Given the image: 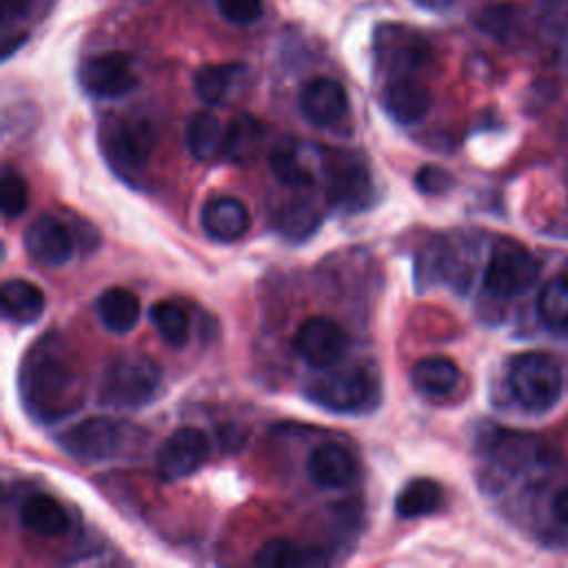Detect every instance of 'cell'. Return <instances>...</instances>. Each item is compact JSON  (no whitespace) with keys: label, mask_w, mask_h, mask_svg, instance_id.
<instances>
[{"label":"cell","mask_w":568,"mask_h":568,"mask_svg":"<svg viewBox=\"0 0 568 568\" xmlns=\"http://www.w3.org/2000/svg\"><path fill=\"white\" fill-rule=\"evenodd\" d=\"M375 53L377 60L397 75H408L428 60L426 38L406 24H379L375 29ZM395 75V78H397Z\"/></svg>","instance_id":"obj_12"},{"label":"cell","mask_w":568,"mask_h":568,"mask_svg":"<svg viewBox=\"0 0 568 568\" xmlns=\"http://www.w3.org/2000/svg\"><path fill=\"white\" fill-rule=\"evenodd\" d=\"M224 20L233 24H251L264 13L262 0H215Z\"/></svg>","instance_id":"obj_34"},{"label":"cell","mask_w":568,"mask_h":568,"mask_svg":"<svg viewBox=\"0 0 568 568\" xmlns=\"http://www.w3.org/2000/svg\"><path fill=\"white\" fill-rule=\"evenodd\" d=\"M444 490L435 479L415 477L395 497V513L402 519H417L435 513L442 506Z\"/></svg>","instance_id":"obj_25"},{"label":"cell","mask_w":568,"mask_h":568,"mask_svg":"<svg viewBox=\"0 0 568 568\" xmlns=\"http://www.w3.org/2000/svg\"><path fill=\"white\" fill-rule=\"evenodd\" d=\"M462 379V371L459 366L442 355H433V357H424L419 362L413 364L410 368V384L424 393V395H433V397H444L450 390H455V386Z\"/></svg>","instance_id":"obj_21"},{"label":"cell","mask_w":568,"mask_h":568,"mask_svg":"<svg viewBox=\"0 0 568 568\" xmlns=\"http://www.w3.org/2000/svg\"><path fill=\"white\" fill-rule=\"evenodd\" d=\"M102 146L113 169L133 175L146 164L155 146V131L144 120L111 118L102 124Z\"/></svg>","instance_id":"obj_7"},{"label":"cell","mask_w":568,"mask_h":568,"mask_svg":"<svg viewBox=\"0 0 568 568\" xmlns=\"http://www.w3.org/2000/svg\"><path fill=\"white\" fill-rule=\"evenodd\" d=\"M262 138V126L248 118V115H240L231 122V126L226 129V144H224V153L231 155L237 162H244L253 155V151L257 149Z\"/></svg>","instance_id":"obj_31"},{"label":"cell","mask_w":568,"mask_h":568,"mask_svg":"<svg viewBox=\"0 0 568 568\" xmlns=\"http://www.w3.org/2000/svg\"><path fill=\"white\" fill-rule=\"evenodd\" d=\"M20 521L40 537H58L69 528V513L55 497L36 493L20 504Z\"/></svg>","instance_id":"obj_18"},{"label":"cell","mask_w":568,"mask_h":568,"mask_svg":"<svg viewBox=\"0 0 568 568\" xmlns=\"http://www.w3.org/2000/svg\"><path fill=\"white\" fill-rule=\"evenodd\" d=\"M200 224L211 240L229 244L240 240L248 231L251 217L242 200L233 195H217L202 206Z\"/></svg>","instance_id":"obj_15"},{"label":"cell","mask_w":568,"mask_h":568,"mask_svg":"<svg viewBox=\"0 0 568 568\" xmlns=\"http://www.w3.org/2000/svg\"><path fill=\"white\" fill-rule=\"evenodd\" d=\"M539 33L550 47L568 42V0H539Z\"/></svg>","instance_id":"obj_32"},{"label":"cell","mask_w":568,"mask_h":568,"mask_svg":"<svg viewBox=\"0 0 568 568\" xmlns=\"http://www.w3.org/2000/svg\"><path fill=\"white\" fill-rule=\"evenodd\" d=\"M18 390L27 413L42 424L75 413L84 397L80 368L53 335H44L27 351L18 371Z\"/></svg>","instance_id":"obj_1"},{"label":"cell","mask_w":568,"mask_h":568,"mask_svg":"<svg viewBox=\"0 0 568 568\" xmlns=\"http://www.w3.org/2000/svg\"><path fill=\"white\" fill-rule=\"evenodd\" d=\"M27 204H29V189L24 178L11 164H4L0 175V206L4 217H18L20 213H24Z\"/></svg>","instance_id":"obj_33"},{"label":"cell","mask_w":568,"mask_h":568,"mask_svg":"<svg viewBox=\"0 0 568 568\" xmlns=\"http://www.w3.org/2000/svg\"><path fill=\"white\" fill-rule=\"evenodd\" d=\"M322 224L320 209L308 200H295L282 209L277 215V231L288 242L308 240Z\"/></svg>","instance_id":"obj_28"},{"label":"cell","mask_w":568,"mask_h":568,"mask_svg":"<svg viewBox=\"0 0 568 568\" xmlns=\"http://www.w3.org/2000/svg\"><path fill=\"white\" fill-rule=\"evenodd\" d=\"M300 111L313 126H333L348 111V95L333 78H311L300 91Z\"/></svg>","instance_id":"obj_14"},{"label":"cell","mask_w":568,"mask_h":568,"mask_svg":"<svg viewBox=\"0 0 568 568\" xmlns=\"http://www.w3.org/2000/svg\"><path fill=\"white\" fill-rule=\"evenodd\" d=\"M308 475L322 488H346L357 477L353 453L339 444H322L308 457Z\"/></svg>","instance_id":"obj_17"},{"label":"cell","mask_w":568,"mask_h":568,"mask_svg":"<svg viewBox=\"0 0 568 568\" xmlns=\"http://www.w3.org/2000/svg\"><path fill=\"white\" fill-rule=\"evenodd\" d=\"M552 515L557 517V521L568 528V488L559 490L555 501H552Z\"/></svg>","instance_id":"obj_36"},{"label":"cell","mask_w":568,"mask_h":568,"mask_svg":"<svg viewBox=\"0 0 568 568\" xmlns=\"http://www.w3.org/2000/svg\"><path fill=\"white\" fill-rule=\"evenodd\" d=\"M226 131L213 113L200 111L189 120L186 146L197 162H213L224 153Z\"/></svg>","instance_id":"obj_24"},{"label":"cell","mask_w":568,"mask_h":568,"mask_svg":"<svg viewBox=\"0 0 568 568\" xmlns=\"http://www.w3.org/2000/svg\"><path fill=\"white\" fill-rule=\"evenodd\" d=\"M2 315L13 324H33L44 311V293L29 280H4L0 293Z\"/></svg>","instance_id":"obj_19"},{"label":"cell","mask_w":568,"mask_h":568,"mask_svg":"<svg viewBox=\"0 0 568 568\" xmlns=\"http://www.w3.org/2000/svg\"><path fill=\"white\" fill-rule=\"evenodd\" d=\"M253 564L262 568H288V566H320V564H326V559L315 548H304L288 539L275 537L260 546V550L253 557Z\"/></svg>","instance_id":"obj_26"},{"label":"cell","mask_w":568,"mask_h":568,"mask_svg":"<svg viewBox=\"0 0 568 568\" xmlns=\"http://www.w3.org/2000/svg\"><path fill=\"white\" fill-rule=\"evenodd\" d=\"M246 67L237 62H226V64H204L195 71L193 87L197 98L204 104H222L231 91L244 80Z\"/></svg>","instance_id":"obj_22"},{"label":"cell","mask_w":568,"mask_h":568,"mask_svg":"<svg viewBox=\"0 0 568 568\" xmlns=\"http://www.w3.org/2000/svg\"><path fill=\"white\" fill-rule=\"evenodd\" d=\"M306 397L335 413H357L373 408L379 397V386L373 379L368 371H364L357 364H335L328 368H322L320 375H315L306 384Z\"/></svg>","instance_id":"obj_4"},{"label":"cell","mask_w":568,"mask_h":568,"mask_svg":"<svg viewBox=\"0 0 568 568\" xmlns=\"http://www.w3.org/2000/svg\"><path fill=\"white\" fill-rule=\"evenodd\" d=\"M142 439V430L124 419L95 415L62 430L58 446L80 462H109L126 455Z\"/></svg>","instance_id":"obj_3"},{"label":"cell","mask_w":568,"mask_h":568,"mask_svg":"<svg viewBox=\"0 0 568 568\" xmlns=\"http://www.w3.org/2000/svg\"><path fill=\"white\" fill-rule=\"evenodd\" d=\"M475 27L499 44H515L524 38L526 16L517 4H490L475 16Z\"/></svg>","instance_id":"obj_23"},{"label":"cell","mask_w":568,"mask_h":568,"mask_svg":"<svg viewBox=\"0 0 568 568\" xmlns=\"http://www.w3.org/2000/svg\"><path fill=\"white\" fill-rule=\"evenodd\" d=\"M151 324L160 337L171 346H184L189 339V315L186 311L171 300H160L149 311Z\"/></svg>","instance_id":"obj_29"},{"label":"cell","mask_w":568,"mask_h":568,"mask_svg":"<svg viewBox=\"0 0 568 568\" xmlns=\"http://www.w3.org/2000/svg\"><path fill=\"white\" fill-rule=\"evenodd\" d=\"M95 311L106 331L115 335H124L138 324L142 306L133 291L124 286H111L98 297Z\"/></svg>","instance_id":"obj_20"},{"label":"cell","mask_w":568,"mask_h":568,"mask_svg":"<svg viewBox=\"0 0 568 568\" xmlns=\"http://www.w3.org/2000/svg\"><path fill=\"white\" fill-rule=\"evenodd\" d=\"M539 277V260L513 240H497L490 251L484 286L495 297H517Z\"/></svg>","instance_id":"obj_6"},{"label":"cell","mask_w":568,"mask_h":568,"mask_svg":"<svg viewBox=\"0 0 568 568\" xmlns=\"http://www.w3.org/2000/svg\"><path fill=\"white\" fill-rule=\"evenodd\" d=\"M410 2H415L417 7L428 9V11H444L455 4V0H410Z\"/></svg>","instance_id":"obj_37"},{"label":"cell","mask_w":568,"mask_h":568,"mask_svg":"<svg viewBox=\"0 0 568 568\" xmlns=\"http://www.w3.org/2000/svg\"><path fill=\"white\" fill-rule=\"evenodd\" d=\"M508 384L515 399L530 410H548L561 395V368L546 353H519L508 364Z\"/></svg>","instance_id":"obj_5"},{"label":"cell","mask_w":568,"mask_h":568,"mask_svg":"<svg viewBox=\"0 0 568 568\" xmlns=\"http://www.w3.org/2000/svg\"><path fill=\"white\" fill-rule=\"evenodd\" d=\"M453 178L448 171H444L442 166L435 164H426L415 173V186L424 193V195H442L450 189Z\"/></svg>","instance_id":"obj_35"},{"label":"cell","mask_w":568,"mask_h":568,"mask_svg":"<svg viewBox=\"0 0 568 568\" xmlns=\"http://www.w3.org/2000/svg\"><path fill=\"white\" fill-rule=\"evenodd\" d=\"M268 164L273 175L286 186H306L315 180L313 164L306 158V146L302 144H280L271 151Z\"/></svg>","instance_id":"obj_27"},{"label":"cell","mask_w":568,"mask_h":568,"mask_svg":"<svg viewBox=\"0 0 568 568\" xmlns=\"http://www.w3.org/2000/svg\"><path fill=\"white\" fill-rule=\"evenodd\" d=\"M160 382L162 371L151 357L138 353L118 355L100 377L98 402L118 410H135L158 397Z\"/></svg>","instance_id":"obj_2"},{"label":"cell","mask_w":568,"mask_h":568,"mask_svg":"<svg viewBox=\"0 0 568 568\" xmlns=\"http://www.w3.org/2000/svg\"><path fill=\"white\" fill-rule=\"evenodd\" d=\"M84 91L95 98H122L138 87L133 58L124 51H106L87 58L78 69Z\"/></svg>","instance_id":"obj_9"},{"label":"cell","mask_w":568,"mask_h":568,"mask_svg":"<svg viewBox=\"0 0 568 568\" xmlns=\"http://www.w3.org/2000/svg\"><path fill=\"white\" fill-rule=\"evenodd\" d=\"M539 315L552 331L568 328V275L552 277L539 293Z\"/></svg>","instance_id":"obj_30"},{"label":"cell","mask_w":568,"mask_h":568,"mask_svg":"<svg viewBox=\"0 0 568 568\" xmlns=\"http://www.w3.org/2000/svg\"><path fill=\"white\" fill-rule=\"evenodd\" d=\"M211 455L209 437L191 426L173 430L155 453V470L164 481L184 479L197 473Z\"/></svg>","instance_id":"obj_10"},{"label":"cell","mask_w":568,"mask_h":568,"mask_svg":"<svg viewBox=\"0 0 568 568\" xmlns=\"http://www.w3.org/2000/svg\"><path fill=\"white\" fill-rule=\"evenodd\" d=\"M27 255L47 268L64 266L73 257V237L69 229L53 215H38L24 229Z\"/></svg>","instance_id":"obj_13"},{"label":"cell","mask_w":568,"mask_h":568,"mask_svg":"<svg viewBox=\"0 0 568 568\" xmlns=\"http://www.w3.org/2000/svg\"><path fill=\"white\" fill-rule=\"evenodd\" d=\"M293 346L311 368L322 371L342 362L348 348V335L331 317H308L300 324Z\"/></svg>","instance_id":"obj_11"},{"label":"cell","mask_w":568,"mask_h":568,"mask_svg":"<svg viewBox=\"0 0 568 568\" xmlns=\"http://www.w3.org/2000/svg\"><path fill=\"white\" fill-rule=\"evenodd\" d=\"M326 197L331 206L357 213L373 202V180L364 162L337 153L326 162Z\"/></svg>","instance_id":"obj_8"},{"label":"cell","mask_w":568,"mask_h":568,"mask_svg":"<svg viewBox=\"0 0 568 568\" xmlns=\"http://www.w3.org/2000/svg\"><path fill=\"white\" fill-rule=\"evenodd\" d=\"M382 104L386 113L399 124H417L430 109L428 89L410 75L393 78L382 91Z\"/></svg>","instance_id":"obj_16"}]
</instances>
